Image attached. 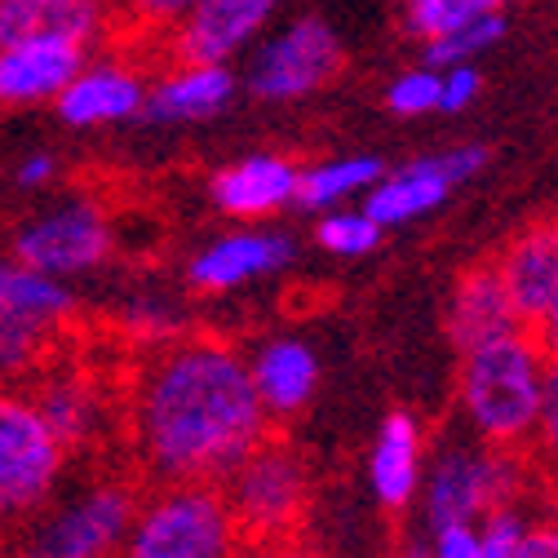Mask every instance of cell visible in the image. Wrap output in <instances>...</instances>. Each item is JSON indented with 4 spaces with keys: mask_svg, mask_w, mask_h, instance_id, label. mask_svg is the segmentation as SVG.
I'll return each instance as SVG.
<instances>
[{
    "mask_svg": "<svg viewBox=\"0 0 558 558\" xmlns=\"http://www.w3.org/2000/svg\"><path fill=\"white\" fill-rule=\"evenodd\" d=\"M129 448L151 487H222L270 435L248 360L222 337L182 332L151 345L124 403Z\"/></svg>",
    "mask_w": 558,
    "mask_h": 558,
    "instance_id": "obj_1",
    "label": "cell"
},
{
    "mask_svg": "<svg viewBox=\"0 0 558 558\" xmlns=\"http://www.w3.org/2000/svg\"><path fill=\"white\" fill-rule=\"evenodd\" d=\"M545 368L549 360L541 355L532 332H510L461 355V408L470 412L487 448L519 452L532 444Z\"/></svg>",
    "mask_w": 558,
    "mask_h": 558,
    "instance_id": "obj_2",
    "label": "cell"
},
{
    "mask_svg": "<svg viewBox=\"0 0 558 558\" xmlns=\"http://www.w3.org/2000/svg\"><path fill=\"white\" fill-rule=\"evenodd\" d=\"M137 474H98L62 493L5 545V558H116L143 501Z\"/></svg>",
    "mask_w": 558,
    "mask_h": 558,
    "instance_id": "obj_3",
    "label": "cell"
},
{
    "mask_svg": "<svg viewBox=\"0 0 558 558\" xmlns=\"http://www.w3.org/2000/svg\"><path fill=\"white\" fill-rule=\"evenodd\" d=\"M222 506L235 523L240 549L298 541L302 519L311 510V474L302 452L275 430L235 465V474L218 487Z\"/></svg>",
    "mask_w": 558,
    "mask_h": 558,
    "instance_id": "obj_4",
    "label": "cell"
},
{
    "mask_svg": "<svg viewBox=\"0 0 558 558\" xmlns=\"http://www.w3.org/2000/svg\"><path fill=\"white\" fill-rule=\"evenodd\" d=\"M66 448L19 390H0V549H5L66 478Z\"/></svg>",
    "mask_w": 558,
    "mask_h": 558,
    "instance_id": "obj_5",
    "label": "cell"
},
{
    "mask_svg": "<svg viewBox=\"0 0 558 558\" xmlns=\"http://www.w3.org/2000/svg\"><path fill=\"white\" fill-rule=\"evenodd\" d=\"M116 558H240L218 487H147Z\"/></svg>",
    "mask_w": 558,
    "mask_h": 558,
    "instance_id": "obj_6",
    "label": "cell"
},
{
    "mask_svg": "<svg viewBox=\"0 0 558 558\" xmlns=\"http://www.w3.org/2000/svg\"><path fill=\"white\" fill-rule=\"evenodd\" d=\"M76 311L66 284L0 262V390H23L53 355Z\"/></svg>",
    "mask_w": 558,
    "mask_h": 558,
    "instance_id": "obj_7",
    "label": "cell"
},
{
    "mask_svg": "<svg viewBox=\"0 0 558 558\" xmlns=\"http://www.w3.org/2000/svg\"><path fill=\"white\" fill-rule=\"evenodd\" d=\"M523 483V461L501 448H457L448 452L426 483V519L435 532L474 527L493 510L514 506Z\"/></svg>",
    "mask_w": 558,
    "mask_h": 558,
    "instance_id": "obj_8",
    "label": "cell"
},
{
    "mask_svg": "<svg viewBox=\"0 0 558 558\" xmlns=\"http://www.w3.org/2000/svg\"><path fill=\"white\" fill-rule=\"evenodd\" d=\"M111 222L94 199H72L62 208L32 218L19 235H14V266L45 275L53 284L85 270H98L111 257Z\"/></svg>",
    "mask_w": 558,
    "mask_h": 558,
    "instance_id": "obj_9",
    "label": "cell"
},
{
    "mask_svg": "<svg viewBox=\"0 0 558 558\" xmlns=\"http://www.w3.org/2000/svg\"><path fill=\"white\" fill-rule=\"evenodd\" d=\"M341 40L324 19H298L279 32L253 62L248 89L262 102H293L324 89L341 72Z\"/></svg>",
    "mask_w": 558,
    "mask_h": 558,
    "instance_id": "obj_10",
    "label": "cell"
},
{
    "mask_svg": "<svg viewBox=\"0 0 558 558\" xmlns=\"http://www.w3.org/2000/svg\"><path fill=\"white\" fill-rule=\"evenodd\" d=\"M478 169H487V147H457V151H444V156H430V160H412V165L386 173L368 191L364 218L377 231H386V227L412 222L422 214H435V208L448 199V191L457 182L474 178Z\"/></svg>",
    "mask_w": 558,
    "mask_h": 558,
    "instance_id": "obj_11",
    "label": "cell"
},
{
    "mask_svg": "<svg viewBox=\"0 0 558 558\" xmlns=\"http://www.w3.org/2000/svg\"><path fill=\"white\" fill-rule=\"evenodd\" d=\"M270 14V0H199L173 14L169 49L178 66H227V58H235Z\"/></svg>",
    "mask_w": 558,
    "mask_h": 558,
    "instance_id": "obj_12",
    "label": "cell"
},
{
    "mask_svg": "<svg viewBox=\"0 0 558 558\" xmlns=\"http://www.w3.org/2000/svg\"><path fill=\"white\" fill-rule=\"evenodd\" d=\"M493 270L523 332H532L558 302V218L523 227L497 257Z\"/></svg>",
    "mask_w": 558,
    "mask_h": 558,
    "instance_id": "obj_13",
    "label": "cell"
},
{
    "mask_svg": "<svg viewBox=\"0 0 558 558\" xmlns=\"http://www.w3.org/2000/svg\"><path fill=\"white\" fill-rule=\"evenodd\" d=\"M89 49L72 36H27L0 49V107H40L58 102V94L81 76Z\"/></svg>",
    "mask_w": 558,
    "mask_h": 558,
    "instance_id": "obj_14",
    "label": "cell"
},
{
    "mask_svg": "<svg viewBox=\"0 0 558 558\" xmlns=\"http://www.w3.org/2000/svg\"><path fill=\"white\" fill-rule=\"evenodd\" d=\"M27 395V403L40 412V422L53 430V439L72 452H85L94 439H98V426H102V395L94 386L89 373L62 364V351L19 390Z\"/></svg>",
    "mask_w": 558,
    "mask_h": 558,
    "instance_id": "obj_15",
    "label": "cell"
},
{
    "mask_svg": "<svg viewBox=\"0 0 558 558\" xmlns=\"http://www.w3.org/2000/svg\"><path fill=\"white\" fill-rule=\"evenodd\" d=\"M147 107V85L133 66L116 62V58H98L85 62L81 76L66 85L53 102L58 120L72 124V129H98V124H120L143 116Z\"/></svg>",
    "mask_w": 558,
    "mask_h": 558,
    "instance_id": "obj_16",
    "label": "cell"
},
{
    "mask_svg": "<svg viewBox=\"0 0 558 558\" xmlns=\"http://www.w3.org/2000/svg\"><path fill=\"white\" fill-rule=\"evenodd\" d=\"M293 262V240L289 235H266V231H235L208 244L204 253L191 257L186 279L199 293H231L248 279H262L270 270H284Z\"/></svg>",
    "mask_w": 558,
    "mask_h": 558,
    "instance_id": "obj_17",
    "label": "cell"
},
{
    "mask_svg": "<svg viewBox=\"0 0 558 558\" xmlns=\"http://www.w3.org/2000/svg\"><path fill=\"white\" fill-rule=\"evenodd\" d=\"M444 328H448V337H452V345L461 355L478 351V345H487V341H501L510 332H523L506 293H501V279H497L493 262H478V266L461 270L457 289L448 298Z\"/></svg>",
    "mask_w": 558,
    "mask_h": 558,
    "instance_id": "obj_18",
    "label": "cell"
},
{
    "mask_svg": "<svg viewBox=\"0 0 558 558\" xmlns=\"http://www.w3.org/2000/svg\"><path fill=\"white\" fill-rule=\"evenodd\" d=\"M298 178L302 169L284 156H248L208 182V195L227 218H266L298 199Z\"/></svg>",
    "mask_w": 558,
    "mask_h": 558,
    "instance_id": "obj_19",
    "label": "cell"
},
{
    "mask_svg": "<svg viewBox=\"0 0 558 558\" xmlns=\"http://www.w3.org/2000/svg\"><path fill=\"white\" fill-rule=\"evenodd\" d=\"M248 377H253V390H257V403L270 416H293L311 403L315 395V381H319V360L306 341H266L257 360L248 364Z\"/></svg>",
    "mask_w": 558,
    "mask_h": 558,
    "instance_id": "obj_20",
    "label": "cell"
},
{
    "mask_svg": "<svg viewBox=\"0 0 558 558\" xmlns=\"http://www.w3.org/2000/svg\"><path fill=\"white\" fill-rule=\"evenodd\" d=\"M45 32L72 36L94 49L107 36V10L89 0H0V49Z\"/></svg>",
    "mask_w": 558,
    "mask_h": 558,
    "instance_id": "obj_21",
    "label": "cell"
},
{
    "mask_svg": "<svg viewBox=\"0 0 558 558\" xmlns=\"http://www.w3.org/2000/svg\"><path fill=\"white\" fill-rule=\"evenodd\" d=\"M235 94V76L227 66H173L147 89L143 116L151 120H208Z\"/></svg>",
    "mask_w": 558,
    "mask_h": 558,
    "instance_id": "obj_22",
    "label": "cell"
},
{
    "mask_svg": "<svg viewBox=\"0 0 558 558\" xmlns=\"http://www.w3.org/2000/svg\"><path fill=\"white\" fill-rule=\"evenodd\" d=\"M373 493L381 506L403 510L416 497V478H422V430L408 412H390L386 426L373 444Z\"/></svg>",
    "mask_w": 558,
    "mask_h": 558,
    "instance_id": "obj_23",
    "label": "cell"
},
{
    "mask_svg": "<svg viewBox=\"0 0 558 558\" xmlns=\"http://www.w3.org/2000/svg\"><path fill=\"white\" fill-rule=\"evenodd\" d=\"M381 182V160L373 156H355V160H332V165H319V169H302L298 178V199L302 208H328L345 195H360V191H373Z\"/></svg>",
    "mask_w": 558,
    "mask_h": 558,
    "instance_id": "obj_24",
    "label": "cell"
},
{
    "mask_svg": "<svg viewBox=\"0 0 558 558\" xmlns=\"http://www.w3.org/2000/svg\"><path fill=\"white\" fill-rule=\"evenodd\" d=\"M501 36H506V14H501V5H487L478 19H470L452 36L426 45V62H430V72L435 66H465L474 53H483L487 45H497Z\"/></svg>",
    "mask_w": 558,
    "mask_h": 558,
    "instance_id": "obj_25",
    "label": "cell"
},
{
    "mask_svg": "<svg viewBox=\"0 0 558 558\" xmlns=\"http://www.w3.org/2000/svg\"><path fill=\"white\" fill-rule=\"evenodd\" d=\"M487 5H493V0H412L403 10V32L435 45V40L452 36L457 27H465L470 19H478Z\"/></svg>",
    "mask_w": 558,
    "mask_h": 558,
    "instance_id": "obj_26",
    "label": "cell"
},
{
    "mask_svg": "<svg viewBox=\"0 0 558 558\" xmlns=\"http://www.w3.org/2000/svg\"><path fill=\"white\" fill-rule=\"evenodd\" d=\"M315 240H319V248H328L337 257H360L381 244V231L364 214H328L315 227Z\"/></svg>",
    "mask_w": 558,
    "mask_h": 558,
    "instance_id": "obj_27",
    "label": "cell"
},
{
    "mask_svg": "<svg viewBox=\"0 0 558 558\" xmlns=\"http://www.w3.org/2000/svg\"><path fill=\"white\" fill-rule=\"evenodd\" d=\"M527 527H532V523H527L514 506H506V510H493L487 519L474 523V541H478L483 558H510V554L523 545Z\"/></svg>",
    "mask_w": 558,
    "mask_h": 558,
    "instance_id": "obj_28",
    "label": "cell"
},
{
    "mask_svg": "<svg viewBox=\"0 0 558 558\" xmlns=\"http://www.w3.org/2000/svg\"><path fill=\"white\" fill-rule=\"evenodd\" d=\"M390 111L395 116H426V111H439V72L422 66V72H403L390 94H386Z\"/></svg>",
    "mask_w": 558,
    "mask_h": 558,
    "instance_id": "obj_29",
    "label": "cell"
},
{
    "mask_svg": "<svg viewBox=\"0 0 558 558\" xmlns=\"http://www.w3.org/2000/svg\"><path fill=\"white\" fill-rule=\"evenodd\" d=\"M532 444H536V457L558 474V364L545 368V390H541V412H536Z\"/></svg>",
    "mask_w": 558,
    "mask_h": 558,
    "instance_id": "obj_30",
    "label": "cell"
},
{
    "mask_svg": "<svg viewBox=\"0 0 558 558\" xmlns=\"http://www.w3.org/2000/svg\"><path fill=\"white\" fill-rule=\"evenodd\" d=\"M483 89V76L474 66H448V76H439V111H465Z\"/></svg>",
    "mask_w": 558,
    "mask_h": 558,
    "instance_id": "obj_31",
    "label": "cell"
},
{
    "mask_svg": "<svg viewBox=\"0 0 558 558\" xmlns=\"http://www.w3.org/2000/svg\"><path fill=\"white\" fill-rule=\"evenodd\" d=\"M430 558H483L478 541H474V527H448V532H435V549Z\"/></svg>",
    "mask_w": 558,
    "mask_h": 558,
    "instance_id": "obj_32",
    "label": "cell"
},
{
    "mask_svg": "<svg viewBox=\"0 0 558 558\" xmlns=\"http://www.w3.org/2000/svg\"><path fill=\"white\" fill-rule=\"evenodd\" d=\"M53 173H58V160H53L49 151H27V156L19 160V169H14V182L27 186V191H36V186H49Z\"/></svg>",
    "mask_w": 558,
    "mask_h": 558,
    "instance_id": "obj_33",
    "label": "cell"
},
{
    "mask_svg": "<svg viewBox=\"0 0 558 558\" xmlns=\"http://www.w3.org/2000/svg\"><path fill=\"white\" fill-rule=\"evenodd\" d=\"M510 558H558V519L554 523H532L523 545Z\"/></svg>",
    "mask_w": 558,
    "mask_h": 558,
    "instance_id": "obj_34",
    "label": "cell"
},
{
    "mask_svg": "<svg viewBox=\"0 0 558 558\" xmlns=\"http://www.w3.org/2000/svg\"><path fill=\"white\" fill-rule=\"evenodd\" d=\"M240 558H319V554L306 549L302 541H279V545H248L240 549Z\"/></svg>",
    "mask_w": 558,
    "mask_h": 558,
    "instance_id": "obj_35",
    "label": "cell"
},
{
    "mask_svg": "<svg viewBox=\"0 0 558 558\" xmlns=\"http://www.w3.org/2000/svg\"><path fill=\"white\" fill-rule=\"evenodd\" d=\"M532 337H536V345H541V355H545L549 364H558V302H554L549 315L532 328Z\"/></svg>",
    "mask_w": 558,
    "mask_h": 558,
    "instance_id": "obj_36",
    "label": "cell"
},
{
    "mask_svg": "<svg viewBox=\"0 0 558 558\" xmlns=\"http://www.w3.org/2000/svg\"><path fill=\"white\" fill-rule=\"evenodd\" d=\"M399 558H430V554H426V549H422V545H408V549H403V554H399Z\"/></svg>",
    "mask_w": 558,
    "mask_h": 558,
    "instance_id": "obj_37",
    "label": "cell"
},
{
    "mask_svg": "<svg viewBox=\"0 0 558 558\" xmlns=\"http://www.w3.org/2000/svg\"><path fill=\"white\" fill-rule=\"evenodd\" d=\"M0 558H5V549H0Z\"/></svg>",
    "mask_w": 558,
    "mask_h": 558,
    "instance_id": "obj_38",
    "label": "cell"
}]
</instances>
